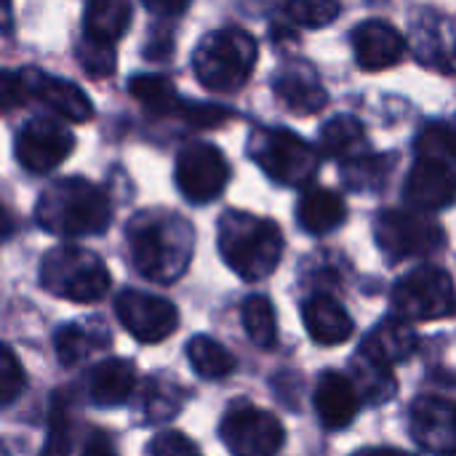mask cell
<instances>
[{"instance_id": "cell-21", "label": "cell", "mask_w": 456, "mask_h": 456, "mask_svg": "<svg viewBox=\"0 0 456 456\" xmlns=\"http://www.w3.org/2000/svg\"><path fill=\"white\" fill-rule=\"evenodd\" d=\"M361 353L393 369L395 363H403L417 353V334L403 318H387L371 329V334L361 345Z\"/></svg>"}, {"instance_id": "cell-36", "label": "cell", "mask_w": 456, "mask_h": 456, "mask_svg": "<svg viewBox=\"0 0 456 456\" xmlns=\"http://www.w3.org/2000/svg\"><path fill=\"white\" fill-rule=\"evenodd\" d=\"M182 406V395L174 393V387L166 382L160 387V382H147V395H144V409L152 414V419H168V417H176ZM147 414V417H150Z\"/></svg>"}, {"instance_id": "cell-25", "label": "cell", "mask_w": 456, "mask_h": 456, "mask_svg": "<svg viewBox=\"0 0 456 456\" xmlns=\"http://www.w3.org/2000/svg\"><path fill=\"white\" fill-rule=\"evenodd\" d=\"M297 219H299L302 230H307L310 235H326V232L337 230L339 224H345L347 206L339 192H334L329 187H310L299 198Z\"/></svg>"}, {"instance_id": "cell-30", "label": "cell", "mask_w": 456, "mask_h": 456, "mask_svg": "<svg viewBox=\"0 0 456 456\" xmlns=\"http://www.w3.org/2000/svg\"><path fill=\"white\" fill-rule=\"evenodd\" d=\"M243 318V329L248 334V339L259 347V350H273L278 342V323H275V310L273 302L262 294H254L243 302L240 310Z\"/></svg>"}, {"instance_id": "cell-22", "label": "cell", "mask_w": 456, "mask_h": 456, "mask_svg": "<svg viewBox=\"0 0 456 456\" xmlns=\"http://www.w3.org/2000/svg\"><path fill=\"white\" fill-rule=\"evenodd\" d=\"M134 387H136L134 363H128L123 358L102 361L99 366L91 369V374L86 379L88 398L102 409H112V406L126 403L134 395Z\"/></svg>"}, {"instance_id": "cell-7", "label": "cell", "mask_w": 456, "mask_h": 456, "mask_svg": "<svg viewBox=\"0 0 456 456\" xmlns=\"http://www.w3.org/2000/svg\"><path fill=\"white\" fill-rule=\"evenodd\" d=\"M374 235L390 262L425 259L446 246V232L436 219L401 208L382 211L374 222Z\"/></svg>"}, {"instance_id": "cell-27", "label": "cell", "mask_w": 456, "mask_h": 456, "mask_svg": "<svg viewBox=\"0 0 456 456\" xmlns=\"http://www.w3.org/2000/svg\"><path fill=\"white\" fill-rule=\"evenodd\" d=\"M128 91L134 99H139L144 104L147 112L152 115H174L182 118V110L187 104L184 96H179L174 80L168 75H134L128 80Z\"/></svg>"}, {"instance_id": "cell-23", "label": "cell", "mask_w": 456, "mask_h": 456, "mask_svg": "<svg viewBox=\"0 0 456 456\" xmlns=\"http://www.w3.org/2000/svg\"><path fill=\"white\" fill-rule=\"evenodd\" d=\"M131 27L128 0H88L83 8V37L99 45H115Z\"/></svg>"}, {"instance_id": "cell-19", "label": "cell", "mask_w": 456, "mask_h": 456, "mask_svg": "<svg viewBox=\"0 0 456 456\" xmlns=\"http://www.w3.org/2000/svg\"><path fill=\"white\" fill-rule=\"evenodd\" d=\"M361 406V393L350 374L342 371H323L315 390V411L326 430L347 428Z\"/></svg>"}, {"instance_id": "cell-14", "label": "cell", "mask_w": 456, "mask_h": 456, "mask_svg": "<svg viewBox=\"0 0 456 456\" xmlns=\"http://www.w3.org/2000/svg\"><path fill=\"white\" fill-rule=\"evenodd\" d=\"M409 428L414 441L433 456H456V401L419 395L411 403Z\"/></svg>"}, {"instance_id": "cell-11", "label": "cell", "mask_w": 456, "mask_h": 456, "mask_svg": "<svg viewBox=\"0 0 456 456\" xmlns=\"http://www.w3.org/2000/svg\"><path fill=\"white\" fill-rule=\"evenodd\" d=\"M219 436L235 456H275L283 446V425L275 414L256 406H232L222 425Z\"/></svg>"}, {"instance_id": "cell-26", "label": "cell", "mask_w": 456, "mask_h": 456, "mask_svg": "<svg viewBox=\"0 0 456 456\" xmlns=\"http://www.w3.org/2000/svg\"><path fill=\"white\" fill-rule=\"evenodd\" d=\"M369 150V134L363 123L353 115H334L321 128V152L326 158L350 163Z\"/></svg>"}, {"instance_id": "cell-41", "label": "cell", "mask_w": 456, "mask_h": 456, "mask_svg": "<svg viewBox=\"0 0 456 456\" xmlns=\"http://www.w3.org/2000/svg\"><path fill=\"white\" fill-rule=\"evenodd\" d=\"M147 11H152L155 16H163V19H171V16H179L187 11V5L192 0H142Z\"/></svg>"}, {"instance_id": "cell-33", "label": "cell", "mask_w": 456, "mask_h": 456, "mask_svg": "<svg viewBox=\"0 0 456 456\" xmlns=\"http://www.w3.org/2000/svg\"><path fill=\"white\" fill-rule=\"evenodd\" d=\"M417 158H438L456 163V131L446 123H428L414 142Z\"/></svg>"}, {"instance_id": "cell-18", "label": "cell", "mask_w": 456, "mask_h": 456, "mask_svg": "<svg viewBox=\"0 0 456 456\" xmlns=\"http://www.w3.org/2000/svg\"><path fill=\"white\" fill-rule=\"evenodd\" d=\"M353 53L361 69L366 72H382L395 67L406 56V37L382 19H369L358 24L350 35Z\"/></svg>"}, {"instance_id": "cell-24", "label": "cell", "mask_w": 456, "mask_h": 456, "mask_svg": "<svg viewBox=\"0 0 456 456\" xmlns=\"http://www.w3.org/2000/svg\"><path fill=\"white\" fill-rule=\"evenodd\" d=\"M107 345H110V331L96 318L67 323L53 337L56 358L61 366H77L96 350H104Z\"/></svg>"}, {"instance_id": "cell-20", "label": "cell", "mask_w": 456, "mask_h": 456, "mask_svg": "<svg viewBox=\"0 0 456 456\" xmlns=\"http://www.w3.org/2000/svg\"><path fill=\"white\" fill-rule=\"evenodd\" d=\"M302 321H305V329L313 337V342H318L323 347H337V345L347 342L355 329L347 310L329 294H315V297L305 299Z\"/></svg>"}, {"instance_id": "cell-38", "label": "cell", "mask_w": 456, "mask_h": 456, "mask_svg": "<svg viewBox=\"0 0 456 456\" xmlns=\"http://www.w3.org/2000/svg\"><path fill=\"white\" fill-rule=\"evenodd\" d=\"M144 456H200V452H198V446H195L187 436L171 430V433L155 436V438L150 441Z\"/></svg>"}, {"instance_id": "cell-2", "label": "cell", "mask_w": 456, "mask_h": 456, "mask_svg": "<svg viewBox=\"0 0 456 456\" xmlns=\"http://www.w3.org/2000/svg\"><path fill=\"white\" fill-rule=\"evenodd\" d=\"M35 219L45 232L59 238L102 235L112 222V203L99 184L83 176H67L43 190Z\"/></svg>"}, {"instance_id": "cell-12", "label": "cell", "mask_w": 456, "mask_h": 456, "mask_svg": "<svg viewBox=\"0 0 456 456\" xmlns=\"http://www.w3.org/2000/svg\"><path fill=\"white\" fill-rule=\"evenodd\" d=\"M115 313L123 329L142 345H158L179 326V310L168 299L147 291H123L115 302Z\"/></svg>"}, {"instance_id": "cell-37", "label": "cell", "mask_w": 456, "mask_h": 456, "mask_svg": "<svg viewBox=\"0 0 456 456\" xmlns=\"http://www.w3.org/2000/svg\"><path fill=\"white\" fill-rule=\"evenodd\" d=\"M232 118V110L219 107V104H208V102H190L182 110V120L190 123L192 128H219Z\"/></svg>"}, {"instance_id": "cell-31", "label": "cell", "mask_w": 456, "mask_h": 456, "mask_svg": "<svg viewBox=\"0 0 456 456\" xmlns=\"http://www.w3.org/2000/svg\"><path fill=\"white\" fill-rule=\"evenodd\" d=\"M187 358H190L192 369L198 371V377H203V379H224L235 371V358L224 350V345H219L211 337L190 339Z\"/></svg>"}, {"instance_id": "cell-40", "label": "cell", "mask_w": 456, "mask_h": 456, "mask_svg": "<svg viewBox=\"0 0 456 456\" xmlns=\"http://www.w3.org/2000/svg\"><path fill=\"white\" fill-rule=\"evenodd\" d=\"M174 53V32L171 29H152L150 32V43L144 48V56L163 61Z\"/></svg>"}, {"instance_id": "cell-42", "label": "cell", "mask_w": 456, "mask_h": 456, "mask_svg": "<svg viewBox=\"0 0 456 456\" xmlns=\"http://www.w3.org/2000/svg\"><path fill=\"white\" fill-rule=\"evenodd\" d=\"M83 456H118L115 454V449H112V444L104 438V436H94L88 444H86V449H83Z\"/></svg>"}, {"instance_id": "cell-9", "label": "cell", "mask_w": 456, "mask_h": 456, "mask_svg": "<svg viewBox=\"0 0 456 456\" xmlns=\"http://www.w3.org/2000/svg\"><path fill=\"white\" fill-rule=\"evenodd\" d=\"M75 150V134L64 126L61 118L37 115L29 118L13 139L16 160L29 174H48L61 166Z\"/></svg>"}, {"instance_id": "cell-43", "label": "cell", "mask_w": 456, "mask_h": 456, "mask_svg": "<svg viewBox=\"0 0 456 456\" xmlns=\"http://www.w3.org/2000/svg\"><path fill=\"white\" fill-rule=\"evenodd\" d=\"M353 456H414L409 452H401V449H393V446H374V449H361Z\"/></svg>"}, {"instance_id": "cell-16", "label": "cell", "mask_w": 456, "mask_h": 456, "mask_svg": "<svg viewBox=\"0 0 456 456\" xmlns=\"http://www.w3.org/2000/svg\"><path fill=\"white\" fill-rule=\"evenodd\" d=\"M406 200L419 211H441L456 198L454 163L438 158H417L406 176Z\"/></svg>"}, {"instance_id": "cell-29", "label": "cell", "mask_w": 456, "mask_h": 456, "mask_svg": "<svg viewBox=\"0 0 456 456\" xmlns=\"http://www.w3.org/2000/svg\"><path fill=\"white\" fill-rule=\"evenodd\" d=\"M398 163V155H361L350 163H342V182L353 192H379Z\"/></svg>"}, {"instance_id": "cell-10", "label": "cell", "mask_w": 456, "mask_h": 456, "mask_svg": "<svg viewBox=\"0 0 456 456\" xmlns=\"http://www.w3.org/2000/svg\"><path fill=\"white\" fill-rule=\"evenodd\" d=\"M176 187L190 203H211L230 182V163L216 144L192 142L176 155Z\"/></svg>"}, {"instance_id": "cell-39", "label": "cell", "mask_w": 456, "mask_h": 456, "mask_svg": "<svg viewBox=\"0 0 456 456\" xmlns=\"http://www.w3.org/2000/svg\"><path fill=\"white\" fill-rule=\"evenodd\" d=\"M0 99H3V110H5V112H11V110L21 107V104L27 102V94H24V80H21V72H13V69H5V72H3Z\"/></svg>"}, {"instance_id": "cell-32", "label": "cell", "mask_w": 456, "mask_h": 456, "mask_svg": "<svg viewBox=\"0 0 456 456\" xmlns=\"http://www.w3.org/2000/svg\"><path fill=\"white\" fill-rule=\"evenodd\" d=\"M281 13L305 29H318L329 27L339 16V0H278Z\"/></svg>"}, {"instance_id": "cell-1", "label": "cell", "mask_w": 456, "mask_h": 456, "mask_svg": "<svg viewBox=\"0 0 456 456\" xmlns=\"http://www.w3.org/2000/svg\"><path fill=\"white\" fill-rule=\"evenodd\" d=\"M131 265L152 283H174L184 275L192 251L195 230L174 211H142L126 230Z\"/></svg>"}, {"instance_id": "cell-6", "label": "cell", "mask_w": 456, "mask_h": 456, "mask_svg": "<svg viewBox=\"0 0 456 456\" xmlns=\"http://www.w3.org/2000/svg\"><path fill=\"white\" fill-rule=\"evenodd\" d=\"M251 160L278 184L305 187L321 168L315 147L289 128H259L248 142Z\"/></svg>"}, {"instance_id": "cell-28", "label": "cell", "mask_w": 456, "mask_h": 456, "mask_svg": "<svg viewBox=\"0 0 456 456\" xmlns=\"http://www.w3.org/2000/svg\"><path fill=\"white\" fill-rule=\"evenodd\" d=\"M350 379L355 382L363 403L379 406V403H385V401H390L395 395V377H393L390 366H382V363L371 361L361 350L350 361Z\"/></svg>"}, {"instance_id": "cell-13", "label": "cell", "mask_w": 456, "mask_h": 456, "mask_svg": "<svg viewBox=\"0 0 456 456\" xmlns=\"http://www.w3.org/2000/svg\"><path fill=\"white\" fill-rule=\"evenodd\" d=\"M411 48L422 67L444 75L456 72V19L436 8H419L411 21Z\"/></svg>"}, {"instance_id": "cell-17", "label": "cell", "mask_w": 456, "mask_h": 456, "mask_svg": "<svg viewBox=\"0 0 456 456\" xmlns=\"http://www.w3.org/2000/svg\"><path fill=\"white\" fill-rule=\"evenodd\" d=\"M275 96L291 115H315L326 107L329 94L318 69L307 59H291L275 72Z\"/></svg>"}, {"instance_id": "cell-8", "label": "cell", "mask_w": 456, "mask_h": 456, "mask_svg": "<svg viewBox=\"0 0 456 456\" xmlns=\"http://www.w3.org/2000/svg\"><path fill=\"white\" fill-rule=\"evenodd\" d=\"M456 294L452 275L436 265H422L398 278L393 289V310L403 321H438L452 315Z\"/></svg>"}, {"instance_id": "cell-15", "label": "cell", "mask_w": 456, "mask_h": 456, "mask_svg": "<svg viewBox=\"0 0 456 456\" xmlns=\"http://www.w3.org/2000/svg\"><path fill=\"white\" fill-rule=\"evenodd\" d=\"M19 72H21V80H24L27 102H29V99L43 102L56 118L69 120V123H86V120L94 118V104H91V99H88L86 91L77 88L72 80L48 75V72H43V69H35V67L19 69Z\"/></svg>"}, {"instance_id": "cell-34", "label": "cell", "mask_w": 456, "mask_h": 456, "mask_svg": "<svg viewBox=\"0 0 456 456\" xmlns=\"http://www.w3.org/2000/svg\"><path fill=\"white\" fill-rule=\"evenodd\" d=\"M77 61L86 75H91L94 80H104L115 72V45H99L83 37L77 43Z\"/></svg>"}, {"instance_id": "cell-4", "label": "cell", "mask_w": 456, "mask_h": 456, "mask_svg": "<svg viewBox=\"0 0 456 456\" xmlns=\"http://www.w3.org/2000/svg\"><path fill=\"white\" fill-rule=\"evenodd\" d=\"M256 59L259 43L251 32L240 27H222L198 43L192 53V72L203 88L214 94H235L248 83Z\"/></svg>"}, {"instance_id": "cell-5", "label": "cell", "mask_w": 456, "mask_h": 456, "mask_svg": "<svg viewBox=\"0 0 456 456\" xmlns=\"http://www.w3.org/2000/svg\"><path fill=\"white\" fill-rule=\"evenodd\" d=\"M40 286L59 299L91 305L110 291V270L83 246H56L40 262Z\"/></svg>"}, {"instance_id": "cell-44", "label": "cell", "mask_w": 456, "mask_h": 456, "mask_svg": "<svg viewBox=\"0 0 456 456\" xmlns=\"http://www.w3.org/2000/svg\"><path fill=\"white\" fill-rule=\"evenodd\" d=\"M452 126H454V131H456V118H454V123H452Z\"/></svg>"}, {"instance_id": "cell-3", "label": "cell", "mask_w": 456, "mask_h": 456, "mask_svg": "<svg viewBox=\"0 0 456 456\" xmlns=\"http://www.w3.org/2000/svg\"><path fill=\"white\" fill-rule=\"evenodd\" d=\"M219 254L235 275L259 283L281 265L283 232L273 219L230 208L219 219Z\"/></svg>"}, {"instance_id": "cell-35", "label": "cell", "mask_w": 456, "mask_h": 456, "mask_svg": "<svg viewBox=\"0 0 456 456\" xmlns=\"http://www.w3.org/2000/svg\"><path fill=\"white\" fill-rule=\"evenodd\" d=\"M27 387V374L21 363L16 361L11 347L0 350V401L3 406H11Z\"/></svg>"}]
</instances>
